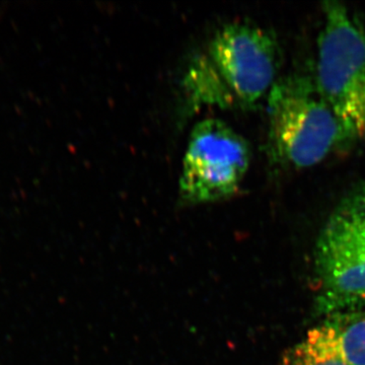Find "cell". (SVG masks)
Returning <instances> with one entry per match:
<instances>
[{"instance_id": "cell-1", "label": "cell", "mask_w": 365, "mask_h": 365, "mask_svg": "<svg viewBox=\"0 0 365 365\" xmlns=\"http://www.w3.org/2000/svg\"><path fill=\"white\" fill-rule=\"evenodd\" d=\"M280 47L258 25L234 21L218 29L194 57L182 79L187 106L248 109L277 81Z\"/></svg>"}, {"instance_id": "cell-4", "label": "cell", "mask_w": 365, "mask_h": 365, "mask_svg": "<svg viewBox=\"0 0 365 365\" xmlns=\"http://www.w3.org/2000/svg\"><path fill=\"white\" fill-rule=\"evenodd\" d=\"M316 83L347 140L365 137V29L338 1L324 4Z\"/></svg>"}, {"instance_id": "cell-7", "label": "cell", "mask_w": 365, "mask_h": 365, "mask_svg": "<svg viewBox=\"0 0 365 365\" xmlns=\"http://www.w3.org/2000/svg\"><path fill=\"white\" fill-rule=\"evenodd\" d=\"M278 365H348L327 338L321 327L307 332L306 337L283 354Z\"/></svg>"}, {"instance_id": "cell-3", "label": "cell", "mask_w": 365, "mask_h": 365, "mask_svg": "<svg viewBox=\"0 0 365 365\" xmlns=\"http://www.w3.org/2000/svg\"><path fill=\"white\" fill-rule=\"evenodd\" d=\"M314 309L321 316L365 309V185L337 204L314 251Z\"/></svg>"}, {"instance_id": "cell-6", "label": "cell", "mask_w": 365, "mask_h": 365, "mask_svg": "<svg viewBox=\"0 0 365 365\" xmlns=\"http://www.w3.org/2000/svg\"><path fill=\"white\" fill-rule=\"evenodd\" d=\"M348 365H365V309L327 317L319 325Z\"/></svg>"}, {"instance_id": "cell-2", "label": "cell", "mask_w": 365, "mask_h": 365, "mask_svg": "<svg viewBox=\"0 0 365 365\" xmlns=\"http://www.w3.org/2000/svg\"><path fill=\"white\" fill-rule=\"evenodd\" d=\"M268 119L269 155L294 169L318 165L348 141L309 76L292 74L277 79L268 93Z\"/></svg>"}, {"instance_id": "cell-5", "label": "cell", "mask_w": 365, "mask_h": 365, "mask_svg": "<svg viewBox=\"0 0 365 365\" xmlns=\"http://www.w3.org/2000/svg\"><path fill=\"white\" fill-rule=\"evenodd\" d=\"M249 144L230 125L209 118L190 135L182 160L180 195L185 204H204L234 196L248 172Z\"/></svg>"}]
</instances>
